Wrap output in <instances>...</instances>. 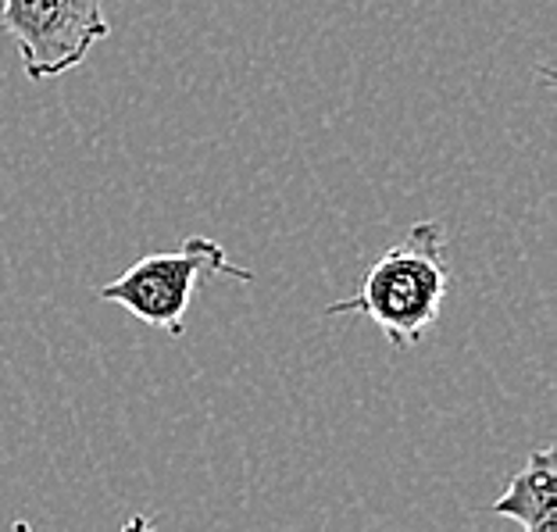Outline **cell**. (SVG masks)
<instances>
[{
    "label": "cell",
    "instance_id": "cell-4",
    "mask_svg": "<svg viewBox=\"0 0 557 532\" xmlns=\"http://www.w3.org/2000/svg\"><path fill=\"white\" fill-rule=\"evenodd\" d=\"M490 511L511 518L525 532H554L557 529V450L536 447L529 454L525 468L490 504Z\"/></svg>",
    "mask_w": 557,
    "mask_h": 532
},
{
    "label": "cell",
    "instance_id": "cell-1",
    "mask_svg": "<svg viewBox=\"0 0 557 532\" xmlns=\"http://www.w3.org/2000/svg\"><path fill=\"white\" fill-rule=\"evenodd\" d=\"M450 294V258H447V233L433 219L414 222L364 272L358 294L329 304V314H361L379 325L397 350H411L425 329L440 319L443 304Z\"/></svg>",
    "mask_w": 557,
    "mask_h": 532
},
{
    "label": "cell",
    "instance_id": "cell-3",
    "mask_svg": "<svg viewBox=\"0 0 557 532\" xmlns=\"http://www.w3.org/2000/svg\"><path fill=\"white\" fill-rule=\"evenodd\" d=\"M0 25L15 40L33 83L79 69L111 33L104 0H4Z\"/></svg>",
    "mask_w": 557,
    "mask_h": 532
},
{
    "label": "cell",
    "instance_id": "cell-2",
    "mask_svg": "<svg viewBox=\"0 0 557 532\" xmlns=\"http://www.w3.org/2000/svg\"><path fill=\"white\" fill-rule=\"evenodd\" d=\"M208 275L239 279L255 283V272L236 264L219 239L211 236H189L172 255H147L129 264L119 279L97 286V297L108 304H119L133 319L147 322L169 333L172 339L183 336V322L189 311V300L197 294V283Z\"/></svg>",
    "mask_w": 557,
    "mask_h": 532
}]
</instances>
